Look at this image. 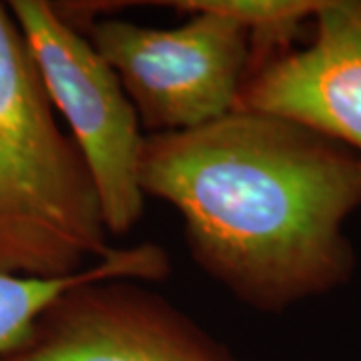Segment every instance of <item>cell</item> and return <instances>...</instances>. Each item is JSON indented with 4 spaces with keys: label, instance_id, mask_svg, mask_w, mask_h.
Here are the masks:
<instances>
[{
    "label": "cell",
    "instance_id": "cell-3",
    "mask_svg": "<svg viewBox=\"0 0 361 361\" xmlns=\"http://www.w3.org/2000/svg\"><path fill=\"white\" fill-rule=\"evenodd\" d=\"M171 275L159 243L113 249L66 289L0 361H241L171 299L145 283Z\"/></svg>",
    "mask_w": 361,
    "mask_h": 361
},
{
    "label": "cell",
    "instance_id": "cell-8",
    "mask_svg": "<svg viewBox=\"0 0 361 361\" xmlns=\"http://www.w3.org/2000/svg\"><path fill=\"white\" fill-rule=\"evenodd\" d=\"M103 261L92 263L77 275L59 279L23 277L0 271V357L26 336L35 319L56 297L99 273Z\"/></svg>",
    "mask_w": 361,
    "mask_h": 361
},
{
    "label": "cell",
    "instance_id": "cell-5",
    "mask_svg": "<svg viewBox=\"0 0 361 361\" xmlns=\"http://www.w3.org/2000/svg\"><path fill=\"white\" fill-rule=\"evenodd\" d=\"M47 92L89 165L111 237L145 215L139 163L147 135L111 65L54 13L51 0H8Z\"/></svg>",
    "mask_w": 361,
    "mask_h": 361
},
{
    "label": "cell",
    "instance_id": "cell-1",
    "mask_svg": "<svg viewBox=\"0 0 361 361\" xmlns=\"http://www.w3.org/2000/svg\"><path fill=\"white\" fill-rule=\"evenodd\" d=\"M139 183L179 213L195 265L249 310L281 315L355 275L361 157L289 118L235 109L147 135Z\"/></svg>",
    "mask_w": 361,
    "mask_h": 361
},
{
    "label": "cell",
    "instance_id": "cell-6",
    "mask_svg": "<svg viewBox=\"0 0 361 361\" xmlns=\"http://www.w3.org/2000/svg\"><path fill=\"white\" fill-rule=\"evenodd\" d=\"M313 35L257 65L237 109L283 116L361 157V0H325Z\"/></svg>",
    "mask_w": 361,
    "mask_h": 361
},
{
    "label": "cell",
    "instance_id": "cell-2",
    "mask_svg": "<svg viewBox=\"0 0 361 361\" xmlns=\"http://www.w3.org/2000/svg\"><path fill=\"white\" fill-rule=\"evenodd\" d=\"M109 241L92 173L0 2V271L71 277L109 257Z\"/></svg>",
    "mask_w": 361,
    "mask_h": 361
},
{
    "label": "cell",
    "instance_id": "cell-4",
    "mask_svg": "<svg viewBox=\"0 0 361 361\" xmlns=\"http://www.w3.org/2000/svg\"><path fill=\"white\" fill-rule=\"evenodd\" d=\"M187 16L169 28L104 16L85 32L115 71L147 135L191 130L229 115L251 71L245 26L219 14Z\"/></svg>",
    "mask_w": 361,
    "mask_h": 361
},
{
    "label": "cell",
    "instance_id": "cell-7",
    "mask_svg": "<svg viewBox=\"0 0 361 361\" xmlns=\"http://www.w3.org/2000/svg\"><path fill=\"white\" fill-rule=\"evenodd\" d=\"M323 2L325 0H171L151 2V6H165L183 14H219L245 26L253 42V71L271 56L293 49V39L303 25H310L322 11Z\"/></svg>",
    "mask_w": 361,
    "mask_h": 361
}]
</instances>
